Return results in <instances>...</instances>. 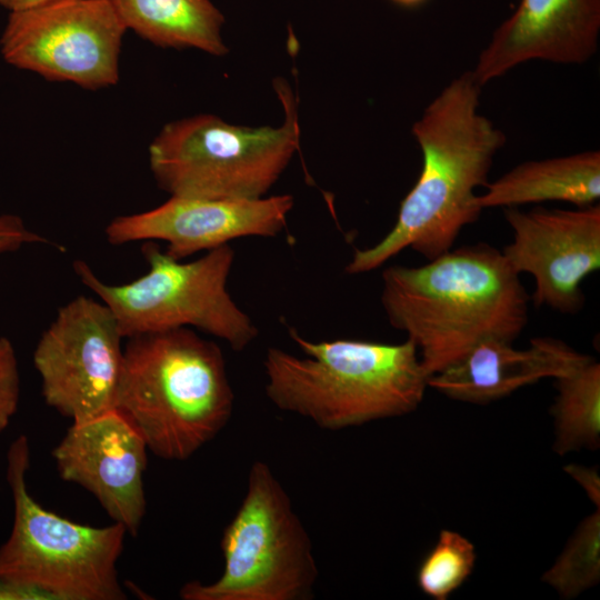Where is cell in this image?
Wrapping results in <instances>:
<instances>
[{"instance_id": "cell-1", "label": "cell", "mask_w": 600, "mask_h": 600, "mask_svg": "<svg viewBox=\"0 0 600 600\" xmlns=\"http://www.w3.org/2000/svg\"><path fill=\"white\" fill-rule=\"evenodd\" d=\"M481 86L471 70L453 78L424 108L411 133L421 154L418 180L402 199L392 229L374 246L356 249L348 274L380 268L410 248L427 260L450 250L482 212L476 190L488 183L507 137L479 111Z\"/></svg>"}, {"instance_id": "cell-2", "label": "cell", "mask_w": 600, "mask_h": 600, "mask_svg": "<svg viewBox=\"0 0 600 600\" xmlns=\"http://www.w3.org/2000/svg\"><path fill=\"white\" fill-rule=\"evenodd\" d=\"M529 294L501 251L479 242L420 267L382 272L380 301L392 328L417 347L431 377L488 339L513 342L529 318Z\"/></svg>"}, {"instance_id": "cell-3", "label": "cell", "mask_w": 600, "mask_h": 600, "mask_svg": "<svg viewBox=\"0 0 600 600\" xmlns=\"http://www.w3.org/2000/svg\"><path fill=\"white\" fill-rule=\"evenodd\" d=\"M298 357L271 347L263 360L264 392L279 410L324 430H340L416 410L428 387L414 343L339 339L310 341L294 329Z\"/></svg>"}, {"instance_id": "cell-4", "label": "cell", "mask_w": 600, "mask_h": 600, "mask_svg": "<svg viewBox=\"0 0 600 600\" xmlns=\"http://www.w3.org/2000/svg\"><path fill=\"white\" fill-rule=\"evenodd\" d=\"M128 339L116 409L153 454L187 460L231 419L234 394L223 353L190 328Z\"/></svg>"}, {"instance_id": "cell-5", "label": "cell", "mask_w": 600, "mask_h": 600, "mask_svg": "<svg viewBox=\"0 0 600 600\" xmlns=\"http://www.w3.org/2000/svg\"><path fill=\"white\" fill-rule=\"evenodd\" d=\"M286 118L280 127H243L213 114L167 123L149 146L158 186L173 197L258 199L272 188L300 143L293 97L276 83Z\"/></svg>"}, {"instance_id": "cell-6", "label": "cell", "mask_w": 600, "mask_h": 600, "mask_svg": "<svg viewBox=\"0 0 600 600\" xmlns=\"http://www.w3.org/2000/svg\"><path fill=\"white\" fill-rule=\"evenodd\" d=\"M7 461L14 513L10 536L0 547V580L38 590L49 600L126 599L117 572L126 528L117 522L80 524L39 504L26 483V436L11 443Z\"/></svg>"}, {"instance_id": "cell-7", "label": "cell", "mask_w": 600, "mask_h": 600, "mask_svg": "<svg viewBox=\"0 0 600 600\" xmlns=\"http://www.w3.org/2000/svg\"><path fill=\"white\" fill-rule=\"evenodd\" d=\"M142 254L149 266L140 278L123 284L102 281L86 261L74 272L113 313L123 338L178 328H197L244 350L257 337L251 318L227 289L234 260L229 244L183 262L148 242Z\"/></svg>"}, {"instance_id": "cell-8", "label": "cell", "mask_w": 600, "mask_h": 600, "mask_svg": "<svg viewBox=\"0 0 600 600\" xmlns=\"http://www.w3.org/2000/svg\"><path fill=\"white\" fill-rule=\"evenodd\" d=\"M224 566L212 583L183 584V600H309L318 566L309 533L268 463L254 461L247 491L220 540Z\"/></svg>"}, {"instance_id": "cell-9", "label": "cell", "mask_w": 600, "mask_h": 600, "mask_svg": "<svg viewBox=\"0 0 600 600\" xmlns=\"http://www.w3.org/2000/svg\"><path fill=\"white\" fill-rule=\"evenodd\" d=\"M126 30L110 0H57L11 12L0 50L16 68L96 90L118 82Z\"/></svg>"}, {"instance_id": "cell-10", "label": "cell", "mask_w": 600, "mask_h": 600, "mask_svg": "<svg viewBox=\"0 0 600 600\" xmlns=\"http://www.w3.org/2000/svg\"><path fill=\"white\" fill-rule=\"evenodd\" d=\"M122 339L102 301L79 296L61 307L33 351L46 403L72 423L116 409Z\"/></svg>"}, {"instance_id": "cell-11", "label": "cell", "mask_w": 600, "mask_h": 600, "mask_svg": "<svg viewBox=\"0 0 600 600\" xmlns=\"http://www.w3.org/2000/svg\"><path fill=\"white\" fill-rule=\"evenodd\" d=\"M513 239L502 249L510 267L534 279L537 307L576 313L582 281L600 268V206L576 209L504 208Z\"/></svg>"}, {"instance_id": "cell-12", "label": "cell", "mask_w": 600, "mask_h": 600, "mask_svg": "<svg viewBox=\"0 0 600 600\" xmlns=\"http://www.w3.org/2000/svg\"><path fill=\"white\" fill-rule=\"evenodd\" d=\"M292 207L290 194L247 200L171 196L153 209L112 219L104 233L111 244L164 241V252L183 260L239 238H273L286 227Z\"/></svg>"}, {"instance_id": "cell-13", "label": "cell", "mask_w": 600, "mask_h": 600, "mask_svg": "<svg viewBox=\"0 0 600 600\" xmlns=\"http://www.w3.org/2000/svg\"><path fill=\"white\" fill-rule=\"evenodd\" d=\"M147 443L117 409L72 423L52 450L61 479L91 492L109 517L136 536L146 513Z\"/></svg>"}, {"instance_id": "cell-14", "label": "cell", "mask_w": 600, "mask_h": 600, "mask_svg": "<svg viewBox=\"0 0 600 600\" xmlns=\"http://www.w3.org/2000/svg\"><path fill=\"white\" fill-rule=\"evenodd\" d=\"M600 0H520L473 70L483 87L529 61L582 64L598 51Z\"/></svg>"}, {"instance_id": "cell-15", "label": "cell", "mask_w": 600, "mask_h": 600, "mask_svg": "<svg viewBox=\"0 0 600 600\" xmlns=\"http://www.w3.org/2000/svg\"><path fill=\"white\" fill-rule=\"evenodd\" d=\"M591 359L552 337L533 338L526 349L488 339L429 377L428 387L454 400L488 403L544 378L568 374Z\"/></svg>"}, {"instance_id": "cell-16", "label": "cell", "mask_w": 600, "mask_h": 600, "mask_svg": "<svg viewBox=\"0 0 600 600\" xmlns=\"http://www.w3.org/2000/svg\"><path fill=\"white\" fill-rule=\"evenodd\" d=\"M484 188L486 191L476 199L482 210L547 201L591 206L600 198V151L526 161Z\"/></svg>"}, {"instance_id": "cell-17", "label": "cell", "mask_w": 600, "mask_h": 600, "mask_svg": "<svg viewBox=\"0 0 600 600\" xmlns=\"http://www.w3.org/2000/svg\"><path fill=\"white\" fill-rule=\"evenodd\" d=\"M128 29L144 40L173 49L223 56L224 19L211 0H110Z\"/></svg>"}, {"instance_id": "cell-18", "label": "cell", "mask_w": 600, "mask_h": 600, "mask_svg": "<svg viewBox=\"0 0 600 600\" xmlns=\"http://www.w3.org/2000/svg\"><path fill=\"white\" fill-rule=\"evenodd\" d=\"M556 380L553 450L564 456L600 444V364L593 359Z\"/></svg>"}, {"instance_id": "cell-19", "label": "cell", "mask_w": 600, "mask_h": 600, "mask_svg": "<svg viewBox=\"0 0 600 600\" xmlns=\"http://www.w3.org/2000/svg\"><path fill=\"white\" fill-rule=\"evenodd\" d=\"M541 579L563 599L576 598L599 582V508L580 522L560 556Z\"/></svg>"}, {"instance_id": "cell-20", "label": "cell", "mask_w": 600, "mask_h": 600, "mask_svg": "<svg viewBox=\"0 0 600 600\" xmlns=\"http://www.w3.org/2000/svg\"><path fill=\"white\" fill-rule=\"evenodd\" d=\"M474 562L476 550L470 540L456 531L441 530L419 566L418 586L432 599L446 600L471 574Z\"/></svg>"}, {"instance_id": "cell-21", "label": "cell", "mask_w": 600, "mask_h": 600, "mask_svg": "<svg viewBox=\"0 0 600 600\" xmlns=\"http://www.w3.org/2000/svg\"><path fill=\"white\" fill-rule=\"evenodd\" d=\"M20 379L14 348L9 339L0 337V433L17 411Z\"/></svg>"}, {"instance_id": "cell-22", "label": "cell", "mask_w": 600, "mask_h": 600, "mask_svg": "<svg viewBox=\"0 0 600 600\" xmlns=\"http://www.w3.org/2000/svg\"><path fill=\"white\" fill-rule=\"evenodd\" d=\"M48 239L30 230L14 214H0V254L13 252L33 243H48Z\"/></svg>"}, {"instance_id": "cell-23", "label": "cell", "mask_w": 600, "mask_h": 600, "mask_svg": "<svg viewBox=\"0 0 600 600\" xmlns=\"http://www.w3.org/2000/svg\"><path fill=\"white\" fill-rule=\"evenodd\" d=\"M564 471L570 474L587 492L592 503L600 507V479L596 468H587L579 464H568Z\"/></svg>"}, {"instance_id": "cell-24", "label": "cell", "mask_w": 600, "mask_h": 600, "mask_svg": "<svg viewBox=\"0 0 600 600\" xmlns=\"http://www.w3.org/2000/svg\"><path fill=\"white\" fill-rule=\"evenodd\" d=\"M0 600H49L42 592L23 584L0 580Z\"/></svg>"}, {"instance_id": "cell-25", "label": "cell", "mask_w": 600, "mask_h": 600, "mask_svg": "<svg viewBox=\"0 0 600 600\" xmlns=\"http://www.w3.org/2000/svg\"><path fill=\"white\" fill-rule=\"evenodd\" d=\"M53 1L57 0H0V4L13 12L39 7Z\"/></svg>"}]
</instances>
